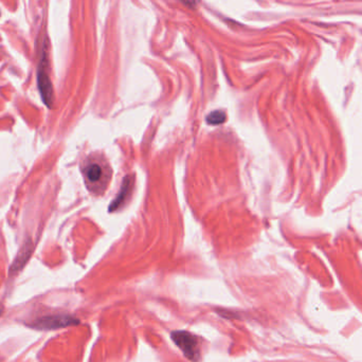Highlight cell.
I'll use <instances>...</instances> for the list:
<instances>
[{
  "label": "cell",
  "instance_id": "cell-1",
  "mask_svg": "<svg viewBox=\"0 0 362 362\" xmlns=\"http://www.w3.org/2000/svg\"><path fill=\"white\" fill-rule=\"evenodd\" d=\"M86 185L90 191L100 194L107 187L111 177V171L104 160L90 158L83 168Z\"/></svg>",
  "mask_w": 362,
  "mask_h": 362
},
{
  "label": "cell",
  "instance_id": "cell-2",
  "mask_svg": "<svg viewBox=\"0 0 362 362\" xmlns=\"http://www.w3.org/2000/svg\"><path fill=\"white\" fill-rule=\"evenodd\" d=\"M172 339L177 344L186 357L192 361H197L200 356L198 338L189 331L179 330L172 333Z\"/></svg>",
  "mask_w": 362,
  "mask_h": 362
},
{
  "label": "cell",
  "instance_id": "cell-3",
  "mask_svg": "<svg viewBox=\"0 0 362 362\" xmlns=\"http://www.w3.org/2000/svg\"><path fill=\"white\" fill-rule=\"evenodd\" d=\"M43 50L44 51L43 54H41L37 70V84L41 98H43L45 104L50 107L53 103V89L49 75L48 57H47V53L45 49Z\"/></svg>",
  "mask_w": 362,
  "mask_h": 362
},
{
  "label": "cell",
  "instance_id": "cell-4",
  "mask_svg": "<svg viewBox=\"0 0 362 362\" xmlns=\"http://www.w3.org/2000/svg\"><path fill=\"white\" fill-rule=\"evenodd\" d=\"M79 320L68 314H52L35 320L32 326L38 329H57L78 324Z\"/></svg>",
  "mask_w": 362,
  "mask_h": 362
},
{
  "label": "cell",
  "instance_id": "cell-5",
  "mask_svg": "<svg viewBox=\"0 0 362 362\" xmlns=\"http://www.w3.org/2000/svg\"><path fill=\"white\" fill-rule=\"evenodd\" d=\"M133 187H134L133 177L132 176H126L123 180L120 192H119L116 199L112 201V203L109 206V212L117 211L119 207H121L124 204L126 203V200L128 199L130 193H132Z\"/></svg>",
  "mask_w": 362,
  "mask_h": 362
},
{
  "label": "cell",
  "instance_id": "cell-6",
  "mask_svg": "<svg viewBox=\"0 0 362 362\" xmlns=\"http://www.w3.org/2000/svg\"><path fill=\"white\" fill-rule=\"evenodd\" d=\"M30 255H31V246H30V242H28L25 248H22L19 251L18 255H17V258L15 259L13 265L11 267V274L19 271L23 267V265L26 264Z\"/></svg>",
  "mask_w": 362,
  "mask_h": 362
},
{
  "label": "cell",
  "instance_id": "cell-7",
  "mask_svg": "<svg viewBox=\"0 0 362 362\" xmlns=\"http://www.w3.org/2000/svg\"><path fill=\"white\" fill-rule=\"evenodd\" d=\"M225 120H227V116L223 110H215L207 117V122L210 125H221L225 122Z\"/></svg>",
  "mask_w": 362,
  "mask_h": 362
},
{
  "label": "cell",
  "instance_id": "cell-8",
  "mask_svg": "<svg viewBox=\"0 0 362 362\" xmlns=\"http://www.w3.org/2000/svg\"><path fill=\"white\" fill-rule=\"evenodd\" d=\"M179 1H181L183 4L186 5V7L188 8H196L199 3V0H179Z\"/></svg>",
  "mask_w": 362,
  "mask_h": 362
},
{
  "label": "cell",
  "instance_id": "cell-9",
  "mask_svg": "<svg viewBox=\"0 0 362 362\" xmlns=\"http://www.w3.org/2000/svg\"><path fill=\"white\" fill-rule=\"evenodd\" d=\"M1 313H2V307L1 305H0V316H1Z\"/></svg>",
  "mask_w": 362,
  "mask_h": 362
}]
</instances>
